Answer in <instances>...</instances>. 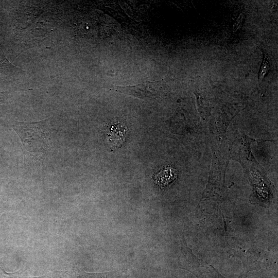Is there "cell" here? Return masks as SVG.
I'll list each match as a JSON object with an SVG mask.
<instances>
[{"label":"cell","mask_w":278,"mask_h":278,"mask_svg":"<svg viewBox=\"0 0 278 278\" xmlns=\"http://www.w3.org/2000/svg\"><path fill=\"white\" fill-rule=\"evenodd\" d=\"M161 81H145L126 86H114L111 90L144 100H152L159 97L163 91Z\"/></svg>","instance_id":"cell-2"},{"label":"cell","mask_w":278,"mask_h":278,"mask_svg":"<svg viewBox=\"0 0 278 278\" xmlns=\"http://www.w3.org/2000/svg\"><path fill=\"white\" fill-rule=\"evenodd\" d=\"M127 128L118 123L112 125L107 130L105 142L110 150H113L121 146L125 140Z\"/></svg>","instance_id":"cell-3"},{"label":"cell","mask_w":278,"mask_h":278,"mask_svg":"<svg viewBox=\"0 0 278 278\" xmlns=\"http://www.w3.org/2000/svg\"><path fill=\"white\" fill-rule=\"evenodd\" d=\"M12 127L19 135L27 151L43 152L47 149L49 130L46 121H15Z\"/></svg>","instance_id":"cell-1"},{"label":"cell","mask_w":278,"mask_h":278,"mask_svg":"<svg viewBox=\"0 0 278 278\" xmlns=\"http://www.w3.org/2000/svg\"><path fill=\"white\" fill-rule=\"evenodd\" d=\"M7 98V94L5 92L0 91V104L4 103Z\"/></svg>","instance_id":"cell-8"},{"label":"cell","mask_w":278,"mask_h":278,"mask_svg":"<svg viewBox=\"0 0 278 278\" xmlns=\"http://www.w3.org/2000/svg\"><path fill=\"white\" fill-rule=\"evenodd\" d=\"M6 211V207H4L2 204L0 203V214L5 212Z\"/></svg>","instance_id":"cell-9"},{"label":"cell","mask_w":278,"mask_h":278,"mask_svg":"<svg viewBox=\"0 0 278 278\" xmlns=\"http://www.w3.org/2000/svg\"><path fill=\"white\" fill-rule=\"evenodd\" d=\"M0 278H51L47 276H28L23 274L22 272L20 271L13 273L7 272L0 266Z\"/></svg>","instance_id":"cell-5"},{"label":"cell","mask_w":278,"mask_h":278,"mask_svg":"<svg viewBox=\"0 0 278 278\" xmlns=\"http://www.w3.org/2000/svg\"><path fill=\"white\" fill-rule=\"evenodd\" d=\"M177 176L175 169L167 167L155 175L154 181L158 185L163 188L167 187L176 178Z\"/></svg>","instance_id":"cell-4"},{"label":"cell","mask_w":278,"mask_h":278,"mask_svg":"<svg viewBox=\"0 0 278 278\" xmlns=\"http://www.w3.org/2000/svg\"><path fill=\"white\" fill-rule=\"evenodd\" d=\"M264 58L263 62L259 70V81L263 80L265 75L268 73L270 68V64L269 62V58L266 52L263 51Z\"/></svg>","instance_id":"cell-6"},{"label":"cell","mask_w":278,"mask_h":278,"mask_svg":"<svg viewBox=\"0 0 278 278\" xmlns=\"http://www.w3.org/2000/svg\"><path fill=\"white\" fill-rule=\"evenodd\" d=\"M111 273L110 272L101 273H84L79 275L77 278H110Z\"/></svg>","instance_id":"cell-7"}]
</instances>
